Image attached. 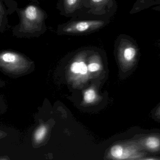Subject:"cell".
<instances>
[{"label":"cell","instance_id":"cell-1","mask_svg":"<svg viewBox=\"0 0 160 160\" xmlns=\"http://www.w3.org/2000/svg\"><path fill=\"white\" fill-rule=\"evenodd\" d=\"M19 23L12 29L13 35L19 38L38 37L47 31V12L36 4H30L23 8H16Z\"/></svg>","mask_w":160,"mask_h":160},{"label":"cell","instance_id":"cell-2","mask_svg":"<svg viewBox=\"0 0 160 160\" xmlns=\"http://www.w3.org/2000/svg\"><path fill=\"white\" fill-rule=\"evenodd\" d=\"M33 62L23 54L11 49L0 51V71L12 79L28 74Z\"/></svg>","mask_w":160,"mask_h":160},{"label":"cell","instance_id":"cell-3","mask_svg":"<svg viewBox=\"0 0 160 160\" xmlns=\"http://www.w3.org/2000/svg\"><path fill=\"white\" fill-rule=\"evenodd\" d=\"M110 19L71 20L58 25L56 34L59 35H81L94 33L110 23Z\"/></svg>","mask_w":160,"mask_h":160},{"label":"cell","instance_id":"cell-4","mask_svg":"<svg viewBox=\"0 0 160 160\" xmlns=\"http://www.w3.org/2000/svg\"><path fill=\"white\" fill-rule=\"evenodd\" d=\"M57 8L65 17L76 18L83 11L90 9L89 0H59Z\"/></svg>","mask_w":160,"mask_h":160},{"label":"cell","instance_id":"cell-5","mask_svg":"<svg viewBox=\"0 0 160 160\" xmlns=\"http://www.w3.org/2000/svg\"><path fill=\"white\" fill-rule=\"evenodd\" d=\"M90 8L88 14L94 16H109L113 11L115 4L114 0H89Z\"/></svg>","mask_w":160,"mask_h":160},{"label":"cell","instance_id":"cell-6","mask_svg":"<svg viewBox=\"0 0 160 160\" xmlns=\"http://www.w3.org/2000/svg\"><path fill=\"white\" fill-rule=\"evenodd\" d=\"M47 132V128L44 125L39 126L34 132L33 136L34 142L38 144L41 142L46 136Z\"/></svg>","mask_w":160,"mask_h":160},{"label":"cell","instance_id":"cell-7","mask_svg":"<svg viewBox=\"0 0 160 160\" xmlns=\"http://www.w3.org/2000/svg\"><path fill=\"white\" fill-rule=\"evenodd\" d=\"M146 146L150 149H157L160 146V140L155 137H150L147 139Z\"/></svg>","mask_w":160,"mask_h":160},{"label":"cell","instance_id":"cell-8","mask_svg":"<svg viewBox=\"0 0 160 160\" xmlns=\"http://www.w3.org/2000/svg\"><path fill=\"white\" fill-rule=\"evenodd\" d=\"M96 98V93L93 89H90L86 91L84 96V101L87 103H91Z\"/></svg>","mask_w":160,"mask_h":160},{"label":"cell","instance_id":"cell-9","mask_svg":"<svg viewBox=\"0 0 160 160\" xmlns=\"http://www.w3.org/2000/svg\"><path fill=\"white\" fill-rule=\"evenodd\" d=\"M111 153L115 158H120L123 154V149L120 145H115L112 147Z\"/></svg>","mask_w":160,"mask_h":160},{"label":"cell","instance_id":"cell-10","mask_svg":"<svg viewBox=\"0 0 160 160\" xmlns=\"http://www.w3.org/2000/svg\"><path fill=\"white\" fill-rule=\"evenodd\" d=\"M7 16L0 12V33H3L8 26Z\"/></svg>","mask_w":160,"mask_h":160},{"label":"cell","instance_id":"cell-11","mask_svg":"<svg viewBox=\"0 0 160 160\" xmlns=\"http://www.w3.org/2000/svg\"><path fill=\"white\" fill-rule=\"evenodd\" d=\"M88 70L90 71H98L100 68V65L98 63H92L88 65Z\"/></svg>","mask_w":160,"mask_h":160},{"label":"cell","instance_id":"cell-12","mask_svg":"<svg viewBox=\"0 0 160 160\" xmlns=\"http://www.w3.org/2000/svg\"><path fill=\"white\" fill-rule=\"evenodd\" d=\"M80 62H76L73 63L71 66V70L75 73H80Z\"/></svg>","mask_w":160,"mask_h":160},{"label":"cell","instance_id":"cell-13","mask_svg":"<svg viewBox=\"0 0 160 160\" xmlns=\"http://www.w3.org/2000/svg\"><path fill=\"white\" fill-rule=\"evenodd\" d=\"M88 71V67L84 62H80V73L82 74H86Z\"/></svg>","mask_w":160,"mask_h":160},{"label":"cell","instance_id":"cell-14","mask_svg":"<svg viewBox=\"0 0 160 160\" xmlns=\"http://www.w3.org/2000/svg\"><path fill=\"white\" fill-rule=\"evenodd\" d=\"M0 12L5 15H8V11L6 8L2 0H0Z\"/></svg>","mask_w":160,"mask_h":160},{"label":"cell","instance_id":"cell-15","mask_svg":"<svg viewBox=\"0 0 160 160\" xmlns=\"http://www.w3.org/2000/svg\"><path fill=\"white\" fill-rule=\"evenodd\" d=\"M7 135L8 133L7 132L0 130V140L5 138L7 136Z\"/></svg>","mask_w":160,"mask_h":160},{"label":"cell","instance_id":"cell-16","mask_svg":"<svg viewBox=\"0 0 160 160\" xmlns=\"http://www.w3.org/2000/svg\"><path fill=\"white\" fill-rule=\"evenodd\" d=\"M6 83L4 81L0 79V88L4 87L5 86Z\"/></svg>","mask_w":160,"mask_h":160},{"label":"cell","instance_id":"cell-17","mask_svg":"<svg viewBox=\"0 0 160 160\" xmlns=\"http://www.w3.org/2000/svg\"><path fill=\"white\" fill-rule=\"evenodd\" d=\"M26 1H31L34 3H38L40 1H44V0H26Z\"/></svg>","mask_w":160,"mask_h":160}]
</instances>
